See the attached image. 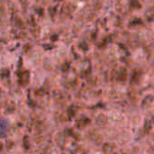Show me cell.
I'll use <instances>...</instances> for the list:
<instances>
[{"mask_svg":"<svg viewBox=\"0 0 154 154\" xmlns=\"http://www.w3.org/2000/svg\"><path fill=\"white\" fill-rule=\"evenodd\" d=\"M7 123L5 120H0V137H4L6 134Z\"/></svg>","mask_w":154,"mask_h":154,"instance_id":"1","label":"cell"}]
</instances>
